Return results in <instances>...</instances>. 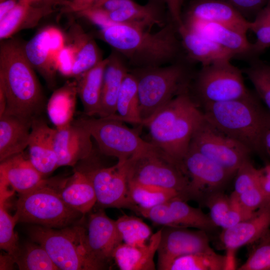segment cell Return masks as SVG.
Instances as JSON below:
<instances>
[{
  "label": "cell",
  "instance_id": "19",
  "mask_svg": "<svg viewBox=\"0 0 270 270\" xmlns=\"http://www.w3.org/2000/svg\"><path fill=\"white\" fill-rule=\"evenodd\" d=\"M56 128L38 117L33 119L28 148V158L44 177L58 168L55 150Z\"/></svg>",
  "mask_w": 270,
  "mask_h": 270
},
{
  "label": "cell",
  "instance_id": "35",
  "mask_svg": "<svg viewBox=\"0 0 270 270\" xmlns=\"http://www.w3.org/2000/svg\"><path fill=\"white\" fill-rule=\"evenodd\" d=\"M8 186L5 180H0V247L14 257L20 247L14 232L18 221L16 216L10 215L4 206L6 200L12 194L8 190Z\"/></svg>",
  "mask_w": 270,
  "mask_h": 270
},
{
  "label": "cell",
  "instance_id": "36",
  "mask_svg": "<svg viewBox=\"0 0 270 270\" xmlns=\"http://www.w3.org/2000/svg\"><path fill=\"white\" fill-rule=\"evenodd\" d=\"M228 270L226 256L212 252L190 254L176 258L168 270Z\"/></svg>",
  "mask_w": 270,
  "mask_h": 270
},
{
  "label": "cell",
  "instance_id": "32",
  "mask_svg": "<svg viewBox=\"0 0 270 270\" xmlns=\"http://www.w3.org/2000/svg\"><path fill=\"white\" fill-rule=\"evenodd\" d=\"M59 192L69 207L82 214L90 212L96 203L94 186L85 172L76 171Z\"/></svg>",
  "mask_w": 270,
  "mask_h": 270
},
{
  "label": "cell",
  "instance_id": "38",
  "mask_svg": "<svg viewBox=\"0 0 270 270\" xmlns=\"http://www.w3.org/2000/svg\"><path fill=\"white\" fill-rule=\"evenodd\" d=\"M14 258L20 270H60L45 249L36 242L20 246Z\"/></svg>",
  "mask_w": 270,
  "mask_h": 270
},
{
  "label": "cell",
  "instance_id": "34",
  "mask_svg": "<svg viewBox=\"0 0 270 270\" xmlns=\"http://www.w3.org/2000/svg\"><path fill=\"white\" fill-rule=\"evenodd\" d=\"M123 122L142 125L137 81L130 72L122 85L116 106V114L112 116Z\"/></svg>",
  "mask_w": 270,
  "mask_h": 270
},
{
  "label": "cell",
  "instance_id": "4",
  "mask_svg": "<svg viewBox=\"0 0 270 270\" xmlns=\"http://www.w3.org/2000/svg\"><path fill=\"white\" fill-rule=\"evenodd\" d=\"M204 118L251 152H264L262 132L266 110L254 96L202 104Z\"/></svg>",
  "mask_w": 270,
  "mask_h": 270
},
{
  "label": "cell",
  "instance_id": "23",
  "mask_svg": "<svg viewBox=\"0 0 270 270\" xmlns=\"http://www.w3.org/2000/svg\"><path fill=\"white\" fill-rule=\"evenodd\" d=\"M189 28L208 38L237 55L252 54V44L246 34L226 25L191 18H182Z\"/></svg>",
  "mask_w": 270,
  "mask_h": 270
},
{
  "label": "cell",
  "instance_id": "14",
  "mask_svg": "<svg viewBox=\"0 0 270 270\" xmlns=\"http://www.w3.org/2000/svg\"><path fill=\"white\" fill-rule=\"evenodd\" d=\"M206 232L200 230L164 226L157 250L158 269L168 270L176 258L184 255L214 252Z\"/></svg>",
  "mask_w": 270,
  "mask_h": 270
},
{
  "label": "cell",
  "instance_id": "48",
  "mask_svg": "<svg viewBox=\"0 0 270 270\" xmlns=\"http://www.w3.org/2000/svg\"><path fill=\"white\" fill-rule=\"evenodd\" d=\"M74 63V50L70 44H66L56 58V67L57 72L63 76H72Z\"/></svg>",
  "mask_w": 270,
  "mask_h": 270
},
{
  "label": "cell",
  "instance_id": "17",
  "mask_svg": "<svg viewBox=\"0 0 270 270\" xmlns=\"http://www.w3.org/2000/svg\"><path fill=\"white\" fill-rule=\"evenodd\" d=\"M270 226V205L258 210L252 217L223 230L220 238L227 251L228 270L234 268V252L260 238Z\"/></svg>",
  "mask_w": 270,
  "mask_h": 270
},
{
  "label": "cell",
  "instance_id": "57",
  "mask_svg": "<svg viewBox=\"0 0 270 270\" xmlns=\"http://www.w3.org/2000/svg\"><path fill=\"white\" fill-rule=\"evenodd\" d=\"M262 171L270 177V164L266 165L264 168H262Z\"/></svg>",
  "mask_w": 270,
  "mask_h": 270
},
{
  "label": "cell",
  "instance_id": "42",
  "mask_svg": "<svg viewBox=\"0 0 270 270\" xmlns=\"http://www.w3.org/2000/svg\"><path fill=\"white\" fill-rule=\"evenodd\" d=\"M234 192L240 194L259 186L260 170L256 169L250 160L244 162L236 172Z\"/></svg>",
  "mask_w": 270,
  "mask_h": 270
},
{
  "label": "cell",
  "instance_id": "12",
  "mask_svg": "<svg viewBox=\"0 0 270 270\" xmlns=\"http://www.w3.org/2000/svg\"><path fill=\"white\" fill-rule=\"evenodd\" d=\"M129 159L118 160L112 166L97 168L86 172L92 182L96 203L100 206L129 208L136 212L128 192Z\"/></svg>",
  "mask_w": 270,
  "mask_h": 270
},
{
  "label": "cell",
  "instance_id": "15",
  "mask_svg": "<svg viewBox=\"0 0 270 270\" xmlns=\"http://www.w3.org/2000/svg\"><path fill=\"white\" fill-rule=\"evenodd\" d=\"M86 238L91 256L102 269L106 268L107 263L112 259L114 250L122 242L115 220L110 218L102 210L90 214Z\"/></svg>",
  "mask_w": 270,
  "mask_h": 270
},
{
  "label": "cell",
  "instance_id": "28",
  "mask_svg": "<svg viewBox=\"0 0 270 270\" xmlns=\"http://www.w3.org/2000/svg\"><path fill=\"white\" fill-rule=\"evenodd\" d=\"M53 12L52 6L19 0L13 10L0 20V40L8 39L22 30L36 26L43 18Z\"/></svg>",
  "mask_w": 270,
  "mask_h": 270
},
{
  "label": "cell",
  "instance_id": "16",
  "mask_svg": "<svg viewBox=\"0 0 270 270\" xmlns=\"http://www.w3.org/2000/svg\"><path fill=\"white\" fill-rule=\"evenodd\" d=\"M184 166L190 182L192 198L200 196L205 188H218L232 175L220 166L192 148L184 160Z\"/></svg>",
  "mask_w": 270,
  "mask_h": 270
},
{
  "label": "cell",
  "instance_id": "59",
  "mask_svg": "<svg viewBox=\"0 0 270 270\" xmlns=\"http://www.w3.org/2000/svg\"><path fill=\"white\" fill-rule=\"evenodd\" d=\"M4 0H0V2H2Z\"/></svg>",
  "mask_w": 270,
  "mask_h": 270
},
{
  "label": "cell",
  "instance_id": "18",
  "mask_svg": "<svg viewBox=\"0 0 270 270\" xmlns=\"http://www.w3.org/2000/svg\"><path fill=\"white\" fill-rule=\"evenodd\" d=\"M92 138L86 129L73 122L56 128L54 145L58 168L74 166L88 158L92 150Z\"/></svg>",
  "mask_w": 270,
  "mask_h": 270
},
{
  "label": "cell",
  "instance_id": "49",
  "mask_svg": "<svg viewBox=\"0 0 270 270\" xmlns=\"http://www.w3.org/2000/svg\"><path fill=\"white\" fill-rule=\"evenodd\" d=\"M76 14L84 17L91 22L102 28L114 24L110 20L108 12L100 8H89Z\"/></svg>",
  "mask_w": 270,
  "mask_h": 270
},
{
  "label": "cell",
  "instance_id": "29",
  "mask_svg": "<svg viewBox=\"0 0 270 270\" xmlns=\"http://www.w3.org/2000/svg\"><path fill=\"white\" fill-rule=\"evenodd\" d=\"M23 48L33 68L38 72L50 88L54 86L57 70L50 52L48 26L38 32L23 45Z\"/></svg>",
  "mask_w": 270,
  "mask_h": 270
},
{
  "label": "cell",
  "instance_id": "13",
  "mask_svg": "<svg viewBox=\"0 0 270 270\" xmlns=\"http://www.w3.org/2000/svg\"><path fill=\"white\" fill-rule=\"evenodd\" d=\"M137 213L163 226L194 228L205 232L216 226L210 216L200 208L188 204L180 196L148 209H138Z\"/></svg>",
  "mask_w": 270,
  "mask_h": 270
},
{
  "label": "cell",
  "instance_id": "1",
  "mask_svg": "<svg viewBox=\"0 0 270 270\" xmlns=\"http://www.w3.org/2000/svg\"><path fill=\"white\" fill-rule=\"evenodd\" d=\"M98 35L125 58L130 68L165 66L186 56L172 20L155 32L116 24L100 28Z\"/></svg>",
  "mask_w": 270,
  "mask_h": 270
},
{
  "label": "cell",
  "instance_id": "50",
  "mask_svg": "<svg viewBox=\"0 0 270 270\" xmlns=\"http://www.w3.org/2000/svg\"><path fill=\"white\" fill-rule=\"evenodd\" d=\"M48 31L50 52L56 66V56L66 46V40L63 33L58 28L54 26H48Z\"/></svg>",
  "mask_w": 270,
  "mask_h": 270
},
{
  "label": "cell",
  "instance_id": "56",
  "mask_svg": "<svg viewBox=\"0 0 270 270\" xmlns=\"http://www.w3.org/2000/svg\"><path fill=\"white\" fill-rule=\"evenodd\" d=\"M16 264L14 256L6 253V254H0V270H12L14 264Z\"/></svg>",
  "mask_w": 270,
  "mask_h": 270
},
{
  "label": "cell",
  "instance_id": "27",
  "mask_svg": "<svg viewBox=\"0 0 270 270\" xmlns=\"http://www.w3.org/2000/svg\"><path fill=\"white\" fill-rule=\"evenodd\" d=\"M162 228L152 234L148 241L140 246L122 242L114 250L112 258L121 270H155L154 257L158 248Z\"/></svg>",
  "mask_w": 270,
  "mask_h": 270
},
{
  "label": "cell",
  "instance_id": "5",
  "mask_svg": "<svg viewBox=\"0 0 270 270\" xmlns=\"http://www.w3.org/2000/svg\"><path fill=\"white\" fill-rule=\"evenodd\" d=\"M188 61L186 58L165 66L130 68L137 81L142 123L176 96L189 89L192 74Z\"/></svg>",
  "mask_w": 270,
  "mask_h": 270
},
{
  "label": "cell",
  "instance_id": "37",
  "mask_svg": "<svg viewBox=\"0 0 270 270\" xmlns=\"http://www.w3.org/2000/svg\"><path fill=\"white\" fill-rule=\"evenodd\" d=\"M131 202L138 209H148L181 196L176 192L158 187L128 182Z\"/></svg>",
  "mask_w": 270,
  "mask_h": 270
},
{
  "label": "cell",
  "instance_id": "53",
  "mask_svg": "<svg viewBox=\"0 0 270 270\" xmlns=\"http://www.w3.org/2000/svg\"><path fill=\"white\" fill-rule=\"evenodd\" d=\"M262 141L264 152L270 155V112L268 110L266 111Z\"/></svg>",
  "mask_w": 270,
  "mask_h": 270
},
{
  "label": "cell",
  "instance_id": "10",
  "mask_svg": "<svg viewBox=\"0 0 270 270\" xmlns=\"http://www.w3.org/2000/svg\"><path fill=\"white\" fill-rule=\"evenodd\" d=\"M194 88L202 104L254 96L244 84L242 71L230 61L202 66Z\"/></svg>",
  "mask_w": 270,
  "mask_h": 270
},
{
  "label": "cell",
  "instance_id": "44",
  "mask_svg": "<svg viewBox=\"0 0 270 270\" xmlns=\"http://www.w3.org/2000/svg\"><path fill=\"white\" fill-rule=\"evenodd\" d=\"M238 270H270V243L263 244L255 248Z\"/></svg>",
  "mask_w": 270,
  "mask_h": 270
},
{
  "label": "cell",
  "instance_id": "54",
  "mask_svg": "<svg viewBox=\"0 0 270 270\" xmlns=\"http://www.w3.org/2000/svg\"><path fill=\"white\" fill-rule=\"evenodd\" d=\"M18 2L19 0H4L0 2V20L8 14Z\"/></svg>",
  "mask_w": 270,
  "mask_h": 270
},
{
  "label": "cell",
  "instance_id": "40",
  "mask_svg": "<svg viewBox=\"0 0 270 270\" xmlns=\"http://www.w3.org/2000/svg\"><path fill=\"white\" fill-rule=\"evenodd\" d=\"M243 72L270 112V64L255 61L244 68Z\"/></svg>",
  "mask_w": 270,
  "mask_h": 270
},
{
  "label": "cell",
  "instance_id": "21",
  "mask_svg": "<svg viewBox=\"0 0 270 270\" xmlns=\"http://www.w3.org/2000/svg\"><path fill=\"white\" fill-rule=\"evenodd\" d=\"M160 0H150L142 5L133 0H122L118 10L108 12L114 24H124L151 30L155 26L160 28L168 22L164 10L158 4Z\"/></svg>",
  "mask_w": 270,
  "mask_h": 270
},
{
  "label": "cell",
  "instance_id": "47",
  "mask_svg": "<svg viewBox=\"0 0 270 270\" xmlns=\"http://www.w3.org/2000/svg\"><path fill=\"white\" fill-rule=\"evenodd\" d=\"M236 9L245 18L254 16L267 4L268 0H220Z\"/></svg>",
  "mask_w": 270,
  "mask_h": 270
},
{
  "label": "cell",
  "instance_id": "31",
  "mask_svg": "<svg viewBox=\"0 0 270 270\" xmlns=\"http://www.w3.org/2000/svg\"><path fill=\"white\" fill-rule=\"evenodd\" d=\"M108 58L76 78L78 95L86 116L98 115L100 109L104 74Z\"/></svg>",
  "mask_w": 270,
  "mask_h": 270
},
{
  "label": "cell",
  "instance_id": "8",
  "mask_svg": "<svg viewBox=\"0 0 270 270\" xmlns=\"http://www.w3.org/2000/svg\"><path fill=\"white\" fill-rule=\"evenodd\" d=\"M128 178L129 183L174 190L186 200L192 198L185 170L157 148L129 159Z\"/></svg>",
  "mask_w": 270,
  "mask_h": 270
},
{
  "label": "cell",
  "instance_id": "2",
  "mask_svg": "<svg viewBox=\"0 0 270 270\" xmlns=\"http://www.w3.org/2000/svg\"><path fill=\"white\" fill-rule=\"evenodd\" d=\"M189 89L176 96L144 121L150 143L185 170L184 160L192 136L204 118Z\"/></svg>",
  "mask_w": 270,
  "mask_h": 270
},
{
  "label": "cell",
  "instance_id": "43",
  "mask_svg": "<svg viewBox=\"0 0 270 270\" xmlns=\"http://www.w3.org/2000/svg\"><path fill=\"white\" fill-rule=\"evenodd\" d=\"M230 206L223 218L220 226L222 229L232 227L254 216L257 211L252 212L246 208L239 200L238 194L233 192L230 196Z\"/></svg>",
  "mask_w": 270,
  "mask_h": 270
},
{
  "label": "cell",
  "instance_id": "46",
  "mask_svg": "<svg viewBox=\"0 0 270 270\" xmlns=\"http://www.w3.org/2000/svg\"><path fill=\"white\" fill-rule=\"evenodd\" d=\"M207 204L210 218L216 226H220L223 218L230 208V197L221 193H216L209 198Z\"/></svg>",
  "mask_w": 270,
  "mask_h": 270
},
{
  "label": "cell",
  "instance_id": "30",
  "mask_svg": "<svg viewBox=\"0 0 270 270\" xmlns=\"http://www.w3.org/2000/svg\"><path fill=\"white\" fill-rule=\"evenodd\" d=\"M70 44L74 51V63L72 76L76 78L92 68L103 58L101 50L94 38L86 34L76 23L73 24L70 29Z\"/></svg>",
  "mask_w": 270,
  "mask_h": 270
},
{
  "label": "cell",
  "instance_id": "41",
  "mask_svg": "<svg viewBox=\"0 0 270 270\" xmlns=\"http://www.w3.org/2000/svg\"><path fill=\"white\" fill-rule=\"evenodd\" d=\"M250 30L256 37L252 54H258L270 46V0L250 22Z\"/></svg>",
  "mask_w": 270,
  "mask_h": 270
},
{
  "label": "cell",
  "instance_id": "33",
  "mask_svg": "<svg viewBox=\"0 0 270 270\" xmlns=\"http://www.w3.org/2000/svg\"><path fill=\"white\" fill-rule=\"evenodd\" d=\"M77 95L76 82H66L52 95L46 105V110L56 128L64 126L74 121Z\"/></svg>",
  "mask_w": 270,
  "mask_h": 270
},
{
  "label": "cell",
  "instance_id": "20",
  "mask_svg": "<svg viewBox=\"0 0 270 270\" xmlns=\"http://www.w3.org/2000/svg\"><path fill=\"white\" fill-rule=\"evenodd\" d=\"M186 56L202 66L230 60L236 56L208 38L186 26L183 23L177 27Z\"/></svg>",
  "mask_w": 270,
  "mask_h": 270
},
{
  "label": "cell",
  "instance_id": "9",
  "mask_svg": "<svg viewBox=\"0 0 270 270\" xmlns=\"http://www.w3.org/2000/svg\"><path fill=\"white\" fill-rule=\"evenodd\" d=\"M73 122L86 129L94 140L100 151L106 156L126 160L156 147L144 140L134 130L114 117L88 116Z\"/></svg>",
  "mask_w": 270,
  "mask_h": 270
},
{
  "label": "cell",
  "instance_id": "7",
  "mask_svg": "<svg viewBox=\"0 0 270 270\" xmlns=\"http://www.w3.org/2000/svg\"><path fill=\"white\" fill-rule=\"evenodd\" d=\"M16 210L15 215L18 222L55 228L73 225L84 215L69 207L59 191L48 183L20 194Z\"/></svg>",
  "mask_w": 270,
  "mask_h": 270
},
{
  "label": "cell",
  "instance_id": "51",
  "mask_svg": "<svg viewBox=\"0 0 270 270\" xmlns=\"http://www.w3.org/2000/svg\"><path fill=\"white\" fill-rule=\"evenodd\" d=\"M106 0H70L69 6L62 8L64 12L77 14L84 10L96 8Z\"/></svg>",
  "mask_w": 270,
  "mask_h": 270
},
{
  "label": "cell",
  "instance_id": "6",
  "mask_svg": "<svg viewBox=\"0 0 270 270\" xmlns=\"http://www.w3.org/2000/svg\"><path fill=\"white\" fill-rule=\"evenodd\" d=\"M30 238L42 246L60 270H96L102 267L91 256L86 230L73 224L54 229L34 225L28 230Z\"/></svg>",
  "mask_w": 270,
  "mask_h": 270
},
{
  "label": "cell",
  "instance_id": "26",
  "mask_svg": "<svg viewBox=\"0 0 270 270\" xmlns=\"http://www.w3.org/2000/svg\"><path fill=\"white\" fill-rule=\"evenodd\" d=\"M34 118L4 112L0 115V161L28 148Z\"/></svg>",
  "mask_w": 270,
  "mask_h": 270
},
{
  "label": "cell",
  "instance_id": "58",
  "mask_svg": "<svg viewBox=\"0 0 270 270\" xmlns=\"http://www.w3.org/2000/svg\"><path fill=\"white\" fill-rule=\"evenodd\" d=\"M162 0L164 1V2L166 4V6H168V4L170 2V0Z\"/></svg>",
  "mask_w": 270,
  "mask_h": 270
},
{
  "label": "cell",
  "instance_id": "45",
  "mask_svg": "<svg viewBox=\"0 0 270 270\" xmlns=\"http://www.w3.org/2000/svg\"><path fill=\"white\" fill-rule=\"evenodd\" d=\"M238 196L242 204L250 211L255 212L270 205V194L260 186L238 194Z\"/></svg>",
  "mask_w": 270,
  "mask_h": 270
},
{
  "label": "cell",
  "instance_id": "39",
  "mask_svg": "<svg viewBox=\"0 0 270 270\" xmlns=\"http://www.w3.org/2000/svg\"><path fill=\"white\" fill-rule=\"evenodd\" d=\"M115 222L119 236L122 242L126 244L142 246L152 234L150 227L140 218L122 215Z\"/></svg>",
  "mask_w": 270,
  "mask_h": 270
},
{
  "label": "cell",
  "instance_id": "25",
  "mask_svg": "<svg viewBox=\"0 0 270 270\" xmlns=\"http://www.w3.org/2000/svg\"><path fill=\"white\" fill-rule=\"evenodd\" d=\"M0 176L19 194L28 192L48 183L23 152L0 162Z\"/></svg>",
  "mask_w": 270,
  "mask_h": 270
},
{
  "label": "cell",
  "instance_id": "24",
  "mask_svg": "<svg viewBox=\"0 0 270 270\" xmlns=\"http://www.w3.org/2000/svg\"><path fill=\"white\" fill-rule=\"evenodd\" d=\"M108 58L97 115L99 118L110 117L116 114L118 96L123 81L130 69L125 58L114 50Z\"/></svg>",
  "mask_w": 270,
  "mask_h": 270
},
{
  "label": "cell",
  "instance_id": "11",
  "mask_svg": "<svg viewBox=\"0 0 270 270\" xmlns=\"http://www.w3.org/2000/svg\"><path fill=\"white\" fill-rule=\"evenodd\" d=\"M189 148L209 158L232 175L249 160L251 152L210 124L204 116L192 136Z\"/></svg>",
  "mask_w": 270,
  "mask_h": 270
},
{
  "label": "cell",
  "instance_id": "55",
  "mask_svg": "<svg viewBox=\"0 0 270 270\" xmlns=\"http://www.w3.org/2000/svg\"><path fill=\"white\" fill-rule=\"evenodd\" d=\"M30 3L40 6H48L52 7L60 6L63 8L68 6L70 0H26Z\"/></svg>",
  "mask_w": 270,
  "mask_h": 270
},
{
  "label": "cell",
  "instance_id": "3",
  "mask_svg": "<svg viewBox=\"0 0 270 270\" xmlns=\"http://www.w3.org/2000/svg\"><path fill=\"white\" fill-rule=\"evenodd\" d=\"M23 45L14 40L1 42L0 90L6 100L4 112L34 118L42 111L44 99L34 68L24 54Z\"/></svg>",
  "mask_w": 270,
  "mask_h": 270
},
{
  "label": "cell",
  "instance_id": "22",
  "mask_svg": "<svg viewBox=\"0 0 270 270\" xmlns=\"http://www.w3.org/2000/svg\"><path fill=\"white\" fill-rule=\"evenodd\" d=\"M184 18L226 25L246 34L250 28V21L220 0H196L189 6Z\"/></svg>",
  "mask_w": 270,
  "mask_h": 270
},
{
  "label": "cell",
  "instance_id": "52",
  "mask_svg": "<svg viewBox=\"0 0 270 270\" xmlns=\"http://www.w3.org/2000/svg\"><path fill=\"white\" fill-rule=\"evenodd\" d=\"M184 0H170L167 7L171 20L177 26H181L182 23V6Z\"/></svg>",
  "mask_w": 270,
  "mask_h": 270
}]
</instances>
